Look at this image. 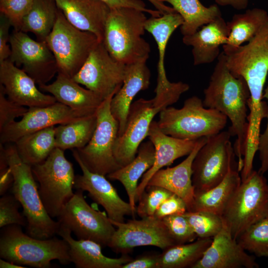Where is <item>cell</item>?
Returning <instances> with one entry per match:
<instances>
[{"label":"cell","mask_w":268,"mask_h":268,"mask_svg":"<svg viewBox=\"0 0 268 268\" xmlns=\"http://www.w3.org/2000/svg\"><path fill=\"white\" fill-rule=\"evenodd\" d=\"M237 241L246 251L259 257H268V217L250 226Z\"/></svg>","instance_id":"cell-37"},{"label":"cell","mask_w":268,"mask_h":268,"mask_svg":"<svg viewBox=\"0 0 268 268\" xmlns=\"http://www.w3.org/2000/svg\"><path fill=\"white\" fill-rule=\"evenodd\" d=\"M161 220L175 244L190 243L197 237L184 214L169 215Z\"/></svg>","instance_id":"cell-40"},{"label":"cell","mask_w":268,"mask_h":268,"mask_svg":"<svg viewBox=\"0 0 268 268\" xmlns=\"http://www.w3.org/2000/svg\"><path fill=\"white\" fill-rule=\"evenodd\" d=\"M221 217L236 240L250 226L268 217V184L263 174L253 170L241 181Z\"/></svg>","instance_id":"cell-7"},{"label":"cell","mask_w":268,"mask_h":268,"mask_svg":"<svg viewBox=\"0 0 268 268\" xmlns=\"http://www.w3.org/2000/svg\"><path fill=\"white\" fill-rule=\"evenodd\" d=\"M155 159V147L150 140L142 142L137 155L128 164L108 174L111 180L118 181L124 186L129 198V203L136 212L135 195L139 179L153 165Z\"/></svg>","instance_id":"cell-29"},{"label":"cell","mask_w":268,"mask_h":268,"mask_svg":"<svg viewBox=\"0 0 268 268\" xmlns=\"http://www.w3.org/2000/svg\"><path fill=\"white\" fill-rule=\"evenodd\" d=\"M231 134L222 131L207 137L192 164L194 193L207 191L219 184L236 163Z\"/></svg>","instance_id":"cell-10"},{"label":"cell","mask_w":268,"mask_h":268,"mask_svg":"<svg viewBox=\"0 0 268 268\" xmlns=\"http://www.w3.org/2000/svg\"><path fill=\"white\" fill-rule=\"evenodd\" d=\"M5 144L7 161L14 178L12 193L23 208L27 234L41 239L54 237L58 233L60 223L49 215L44 206L32 166L21 159L14 143Z\"/></svg>","instance_id":"cell-4"},{"label":"cell","mask_w":268,"mask_h":268,"mask_svg":"<svg viewBox=\"0 0 268 268\" xmlns=\"http://www.w3.org/2000/svg\"><path fill=\"white\" fill-rule=\"evenodd\" d=\"M97 123L96 113L55 127L56 147L63 150L79 149L91 139Z\"/></svg>","instance_id":"cell-34"},{"label":"cell","mask_w":268,"mask_h":268,"mask_svg":"<svg viewBox=\"0 0 268 268\" xmlns=\"http://www.w3.org/2000/svg\"><path fill=\"white\" fill-rule=\"evenodd\" d=\"M183 23L182 16L177 12L168 13L159 17L147 18L145 29L153 37L158 50L157 85L154 92H160L171 87L173 82L167 77L164 59L167 43L172 33Z\"/></svg>","instance_id":"cell-28"},{"label":"cell","mask_w":268,"mask_h":268,"mask_svg":"<svg viewBox=\"0 0 268 268\" xmlns=\"http://www.w3.org/2000/svg\"><path fill=\"white\" fill-rule=\"evenodd\" d=\"M217 5L230 6L237 10H242L247 8L249 0H215Z\"/></svg>","instance_id":"cell-50"},{"label":"cell","mask_w":268,"mask_h":268,"mask_svg":"<svg viewBox=\"0 0 268 268\" xmlns=\"http://www.w3.org/2000/svg\"><path fill=\"white\" fill-rule=\"evenodd\" d=\"M28 110V108L9 99L0 88V130L16 118L22 117Z\"/></svg>","instance_id":"cell-43"},{"label":"cell","mask_w":268,"mask_h":268,"mask_svg":"<svg viewBox=\"0 0 268 268\" xmlns=\"http://www.w3.org/2000/svg\"><path fill=\"white\" fill-rule=\"evenodd\" d=\"M20 203L12 194H5L0 199V227L9 225L26 226L27 221L19 208Z\"/></svg>","instance_id":"cell-41"},{"label":"cell","mask_w":268,"mask_h":268,"mask_svg":"<svg viewBox=\"0 0 268 268\" xmlns=\"http://www.w3.org/2000/svg\"><path fill=\"white\" fill-rule=\"evenodd\" d=\"M79 84L72 78L58 72L54 82L39 87L41 91L51 94L57 102L85 116L96 113L104 100L94 92Z\"/></svg>","instance_id":"cell-25"},{"label":"cell","mask_w":268,"mask_h":268,"mask_svg":"<svg viewBox=\"0 0 268 268\" xmlns=\"http://www.w3.org/2000/svg\"><path fill=\"white\" fill-rule=\"evenodd\" d=\"M227 120L220 112L206 108L199 97L193 96L187 99L180 109L169 106L162 110L157 122L160 130L167 135L196 140L220 133Z\"/></svg>","instance_id":"cell-6"},{"label":"cell","mask_w":268,"mask_h":268,"mask_svg":"<svg viewBox=\"0 0 268 268\" xmlns=\"http://www.w3.org/2000/svg\"><path fill=\"white\" fill-rule=\"evenodd\" d=\"M147 137L154 146L155 159L152 166L143 174L138 185L136 202L154 174L163 167L171 165L177 159L188 155L198 140L183 139L167 135L160 130L157 122L154 120L150 125Z\"/></svg>","instance_id":"cell-21"},{"label":"cell","mask_w":268,"mask_h":268,"mask_svg":"<svg viewBox=\"0 0 268 268\" xmlns=\"http://www.w3.org/2000/svg\"><path fill=\"white\" fill-rule=\"evenodd\" d=\"M46 42L55 57L58 72L73 78L100 41L92 33L71 24L59 9L56 23Z\"/></svg>","instance_id":"cell-9"},{"label":"cell","mask_w":268,"mask_h":268,"mask_svg":"<svg viewBox=\"0 0 268 268\" xmlns=\"http://www.w3.org/2000/svg\"><path fill=\"white\" fill-rule=\"evenodd\" d=\"M161 253H148L139 255L121 268H159Z\"/></svg>","instance_id":"cell-46"},{"label":"cell","mask_w":268,"mask_h":268,"mask_svg":"<svg viewBox=\"0 0 268 268\" xmlns=\"http://www.w3.org/2000/svg\"><path fill=\"white\" fill-rule=\"evenodd\" d=\"M9 43V60L21 67L39 86L46 84L58 73L55 57L46 41H35L26 33L14 29Z\"/></svg>","instance_id":"cell-14"},{"label":"cell","mask_w":268,"mask_h":268,"mask_svg":"<svg viewBox=\"0 0 268 268\" xmlns=\"http://www.w3.org/2000/svg\"><path fill=\"white\" fill-rule=\"evenodd\" d=\"M149 1L161 14L175 12L176 11L171 6L166 5L160 0H147Z\"/></svg>","instance_id":"cell-51"},{"label":"cell","mask_w":268,"mask_h":268,"mask_svg":"<svg viewBox=\"0 0 268 268\" xmlns=\"http://www.w3.org/2000/svg\"><path fill=\"white\" fill-rule=\"evenodd\" d=\"M169 3L183 19L180 30L183 36L192 35L203 25L222 17L217 4L208 7L199 0H160Z\"/></svg>","instance_id":"cell-32"},{"label":"cell","mask_w":268,"mask_h":268,"mask_svg":"<svg viewBox=\"0 0 268 268\" xmlns=\"http://www.w3.org/2000/svg\"><path fill=\"white\" fill-rule=\"evenodd\" d=\"M72 155L79 165L82 174L75 176L74 188L86 191L97 203L104 208L108 217L116 222L125 221L126 216L134 217L136 212L129 202L124 201L106 176L90 171L80 159L76 149Z\"/></svg>","instance_id":"cell-18"},{"label":"cell","mask_w":268,"mask_h":268,"mask_svg":"<svg viewBox=\"0 0 268 268\" xmlns=\"http://www.w3.org/2000/svg\"><path fill=\"white\" fill-rule=\"evenodd\" d=\"M144 13L131 7L110 8L103 42L110 55L126 65L149 58L150 45L142 37L147 19Z\"/></svg>","instance_id":"cell-3"},{"label":"cell","mask_w":268,"mask_h":268,"mask_svg":"<svg viewBox=\"0 0 268 268\" xmlns=\"http://www.w3.org/2000/svg\"><path fill=\"white\" fill-rule=\"evenodd\" d=\"M241 183L237 162L230 169L225 178L209 190L195 193L189 211H204L221 216L229 200Z\"/></svg>","instance_id":"cell-30"},{"label":"cell","mask_w":268,"mask_h":268,"mask_svg":"<svg viewBox=\"0 0 268 268\" xmlns=\"http://www.w3.org/2000/svg\"><path fill=\"white\" fill-rule=\"evenodd\" d=\"M255 257L248 254L223 225L202 258L192 268H258Z\"/></svg>","instance_id":"cell-20"},{"label":"cell","mask_w":268,"mask_h":268,"mask_svg":"<svg viewBox=\"0 0 268 268\" xmlns=\"http://www.w3.org/2000/svg\"><path fill=\"white\" fill-rule=\"evenodd\" d=\"M106 3L110 8L126 7L134 8L147 12L153 17H159L161 14L157 10L146 8L144 2L141 0H100Z\"/></svg>","instance_id":"cell-48"},{"label":"cell","mask_w":268,"mask_h":268,"mask_svg":"<svg viewBox=\"0 0 268 268\" xmlns=\"http://www.w3.org/2000/svg\"><path fill=\"white\" fill-rule=\"evenodd\" d=\"M188 211L184 201L178 195L173 194L166 199L156 209L154 216L158 219L174 214H182Z\"/></svg>","instance_id":"cell-44"},{"label":"cell","mask_w":268,"mask_h":268,"mask_svg":"<svg viewBox=\"0 0 268 268\" xmlns=\"http://www.w3.org/2000/svg\"><path fill=\"white\" fill-rule=\"evenodd\" d=\"M125 69L126 65L114 59L99 42L72 78L105 100L121 88Z\"/></svg>","instance_id":"cell-13"},{"label":"cell","mask_w":268,"mask_h":268,"mask_svg":"<svg viewBox=\"0 0 268 268\" xmlns=\"http://www.w3.org/2000/svg\"><path fill=\"white\" fill-rule=\"evenodd\" d=\"M151 73L146 61L126 65L123 82L111 101V111L119 125L118 136L125 130L128 112L133 100L140 91L148 88Z\"/></svg>","instance_id":"cell-23"},{"label":"cell","mask_w":268,"mask_h":268,"mask_svg":"<svg viewBox=\"0 0 268 268\" xmlns=\"http://www.w3.org/2000/svg\"><path fill=\"white\" fill-rule=\"evenodd\" d=\"M203 92L204 106L220 112L231 122L228 132L231 136H236L234 149L238 157V170L241 172L248 131L250 92L245 80L234 75L228 69L223 52L217 58L208 85Z\"/></svg>","instance_id":"cell-1"},{"label":"cell","mask_w":268,"mask_h":268,"mask_svg":"<svg viewBox=\"0 0 268 268\" xmlns=\"http://www.w3.org/2000/svg\"><path fill=\"white\" fill-rule=\"evenodd\" d=\"M225 55L229 70L242 77L247 84L249 119L262 120L268 111L267 103L263 99L268 75V21L246 44Z\"/></svg>","instance_id":"cell-2"},{"label":"cell","mask_w":268,"mask_h":268,"mask_svg":"<svg viewBox=\"0 0 268 268\" xmlns=\"http://www.w3.org/2000/svg\"><path fill=\"white\" fill-rule=\"evenodd\" d=\"M264 98L267 100L268 105V82L264 90ZM266 119L267 125L264 132L261 133L258 150L260 161V167L258 171L263 175L268 171V111Z\"/></svg>","instance_id":"cell-45"},{"label":"cell","mask_w":268,"mask_h":268,"mask_svg":"<svg viewBox=\"0 0 268 268\" xmlns=\"http://www.w3.org/2000/svg\"><path fill=\"white\" fill-rule=\"evenodd\" d=\"M268 21V13L262 8H254L234 14L227 22L229 30L223 52L228 55L252 39Z\"/></svg>","instance_id":"cell-31"},{"label":"cell","mask_w":268,"mask_h":268,"mask_svg":"<svg viewBox=\"0 0 268 268\" xmlns=\"http://www.w3.org/2000/svg\"><path fill=\"white\" fill-rule=\"evenodd\" d=\"M212 241V238H199L196 241L167 248L161 253L159 268H192Z\"/></svg>","instance_id":"cell-36"},{"label":"cell","mask_w":268,"mask_h":268,"mask_svg":"<svg viewBox=\"0 0 268 268\" xmlns=\"http://www.w3.org/2000/svg\"><path fill=\"white\" fill-rule=\"evenodd\" d=\"M35 81L9 59L0 62V88L10 100L28 108L47 106L57 102L43 93Z\"/></svg>","instance_id":"cell-19"},{"label":"cell","mask_w":268,"mask_h":268,"mask_svg":"<svg viewBox=\"0 0 268 268\" xmlns=\"http://www.w3.org/2000/svg\"><path fill=\"white\" fill-rule=\"evenodd\" d=\"M0 257L20 266L48 268L51 262L63 265L70 263L69 246L63 238L54 236L41 239L23 232L21 226L9 225L2 228L0 235Z\"/></svg>","instance_id":"cell-5"},{"label":"cell","mask_w":268,"mask_h":268,"mask_svg":"<svg viewBox=\"0 0 268 268\" xmlns=\"http://www.w3.org/2000/svg\"><path fill=\"white\" fill-rule=\"evenodd\" d=\"M58 11L54 0H34L30 9L23 18L19 30L32 32L39 41H46L56 23Z\"/></svg>","instance_id":"cell-35"},{"label":"cell","mask_w":268,"mask_h":268,"mask_svg":"<svg viewBox=\"0 0 268 268\" xmlns=\"http://www.w3.org/2000/svg\"><path fill=\"white\" fill-rule=\"evenodd\" d=\"M14 178L9 166L0 169V195L3 196L12 186Z\"/></svg>","instance_id":"cell-49"},{"label":"cell","mask_w":268,"mask_h":268,"mask_svg":"<svg viewBox=\"0 0 268 268\" xmlns=\"http://www.w3.org/2000/svg\"><path fill=\"white\" fill-rule=\"evenodd\" d=\"M115 94L104 100L98 109L97 125L90 141L83 147L76 149L90 171L104 176L121 167L113 151L119 130V123L111 111V101Z\"/></svg>","instance_id":"cell-11"},{"label":"cell","mask_w":268,"mask_h":268,"mask_svg":"<svg viewBox=\"0 0 268 268\" xmlns=\"http://www.w3.org/2000/svg\"><path fill=\"white\" fill-rule=\"evenodd\" d=\"M55 126L27 134L15 143L21 159L33 166L42 163L49 156L56 147Z\"/></svg>","instance_id":"cell-33"},{"label":"cell","mask_w":268,"mask_h":268,"mask_svg":"<svg viewBox=\"0 0 268 268\" xmlns=\"http://www.w3.org/2000/svg\"><path fill=\"white\" fill-rule=\"evenodd\" d=\"M71 232L60 227L58 233L69 246L70 262L77 268H121L133 258L128 254L118 258L105 256L102 253V246L90 240L73 239Z\"/></svg>","instance_id":"cell-27"},{"label":"cell","mask_w":268,"mask_h":268,"mask_svg":"<svg viewBox=\"0 0 268 268\" xmlns=\"http://www.w3.org/2000/svg\"><path fill=\"white\" fill-rule=\"evenodd\" d=\"M207 137L199 138L193 151L187 158L173 167L161 169L154 174L147 185L164 188L181 198L190 211L194 201V188L192 184V164L193 160Z\"/></svg>","instance_id":"cell-24"},{"label":"cell","mask_w":268,"mask_h":268,"mask_svg":"<svg viewBox=\"0 0 268 268\" xmlns=\"http://www.w3.org/2000/svg\"><path fill=\"white\" fill-rule=\"evenodd\" d=\"M173 194L161 187L147 185L138 199L136 213L141 218L154 216L159 206Z\"/></svg>","instance_id":"cell-39"},{"label":"cell","mask_w":268,"mask_h":268,"mask_svg":"<svg viewBox=\"0 0 268 268\" xmlns=\"http://www.w3.org/2000/svg\"><path fill=\"white\" fill-rule=\"evenodd\" d=\"M110 221L116 230L107 247L116 253L127 254L134 248L147 246L164 250L175 245L162 220L154 216L123 222Z\"/></svg>","instance_id":"cell-16"},{"label":"cell","mask_w":268,"mask_h":268,"mask_svg":"<svg viewBox=\"0 0 268 268\" xmlns=\"http://www.w3.org/2000/svg\"><path fill=\"white\" fill-rule=\"evenodd\" d=\"M65 204L58 221L60 227L73 233L77 239H87L107 247L116 227L108 215L92 207L80 190Z\"/></svg>","instance_id":"cell-12"},{"label":"cell","mask_w":268,"mask_h":268,"mask_svg":"<svg viewBox=\"0 0 268 268\" xmlns=\"http://www.w3.org/2000/svg\"><path fill=\"white\" fill-rule=\"evenodd\" d=\"M32 169L47 212L51 217L57 218L74 193L72 163L65 157L64 150L56 147L45 161Z\"/></svg>","instance_id":"cell-8"},{"label":"cell","mask_w":268,"mask_h":268,"mask_svg":"<svg viewBox=\"0 0 268 268\" xmlns=\"http://www.w3.org/2000/svg\"><path fill=\"white\" fill-rule=\"evenodd\" d=\"M34 0H0V11L15 30H19L24 17L30 9Z\"/></svg>","instance_id":"cell-42"},{"label":"cell","mask_w":268,"mask_h":268,"mask_svg":"<svg viewBox=\"0 0 268 268\" xmlns=\"http://www.w3.org/2000/svg\"><path fill=\"white\" fill-rule=\"evenodd\" d=\"M85 116H87L57 101L47 106L28 108L20 121H14L0 130V142L15 143L27 134Z\"/></svg>","instance_id":"cell-17"},{"label":"cell","mask_w":268,"mask_h":268,"mask_svg":"<svg viewBox=\"0 0 268 268\" xmlns=\"http://www.w3.org/2000/svg\"><path fill=\"white\" fill-rule=\"evenodd\" d=\"M229 33L227 22L220 17L195 33L183 36V43L192 47L194 65L209 64L217 59L220 47L226 43Z\"/></svg>","instance_id":"cell-26"},{"label":"cell","mask_w":268,"mask_h":268,"mask_svg":"<svg viewBox=\"0 0 268 268\" xmlns=\"http://www.w3.org/2000/svg\"><path fill=\"white\" fill-rule=\"evenodd\" d=\"M0 268H24L25 267L20 266L16 264H14L11 262L4 260L3 259H0Z\"/></svg>","instance_id":"cell-52"},{"label":"cell","mask_w":268,"mask_h":268,"mask_svg":"<svg viewBox=\"0 0 268 268\" xmlns=\"http://www.w3.org/2000/svg\"><path fill=\"white\" fill-rule=\"evenodd\" d=\"M67 20L76 28L95 34L103 42L110 8L100 0H54Z\"/></svg>","instance_id":"cell-22"},{"label":"cell","mask_w":268,"mask_h":268,"mask_svg":"<svg viewBox=\"0 0 268 268\" xmlns=\"http://www.w3.org/2000/svg\"><path fill=\"white\" fill-rule=\"evenodd\" d=\"M199 238H213L222 229L220 215L204 211H187L184 213Z\"/></svg>","instance_id":"cell-38"},{"label":"cell","mask_w":268,"mask_h":268,"mask_svg":"<svg viewBox=\"0 0 268 268\" xmlns=\"http://www.w3.org/2000/svg\"><path fill=\"white\" fill-rule=\"evenodd\" d=\"M168 107L154 97L150 100L140 98L132 103L124 132L117 137L114 146L115 158L121 167L134 159L140 144L148 136L154 117Z\"/></svg>","instance_id":"cell-15"},{"label":"cell","mask_w":268,"mask_h":268,"mask_svg":"<svg viewBox=\"0 0 268 268\" xmlns=\"http://www.w3.org/2000/svg\"><path fill=\"white\" fill-rule=\"evenodd\" d=\"M12 26L8 19L3 14H0V62L9 59L11 48L8 44L10 34L9 29Z\"/></svg>","instance_id":"cell-47"}]
</instances>
